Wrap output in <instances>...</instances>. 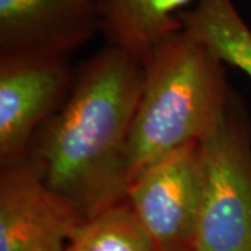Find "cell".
<instances>
[{
    "label": "cell",
    "instance_id": "8992f818",
    "mask_svg": "<svg viewBox=\"0 0 251 251\" xmlns=\"http://www.w3.org/2000/svg\"><path fill=\"white\" fill-rule=\"evenodd\" d=\"M81 222L27 159L0 168V251H66Z\"/></svg>",
    "mask_w": 251,
    "mask_h": 251
},
{
    "label": "cell",
    "instance_id": "30bf717a",
    "mask_svg": "<svg viewBox=\"0 0 251 251\" xmlns=\"http://www.w3.org/2000/svg\"><path fill=\"white\" fill-rule=\"evenodd\" d=\"M66 251H156V247L125 200L81 222Z\"/></svg>",
    "mask_w": 251,
    "mask_h": 251
},
{
    "label": "cell",
    "instance_id": "5b68a950",
    "mask_svg": "<svg viewBox=\"0 0 251 251\" xmlns=\"http://www.w3.org/2000/svg\"><path fill=\"white\" fill-rule=\"evenodd\" d=\"M75 78L67 59L0 57V168L25 161L38 133L59 112Z\"/></svg>",
    "mask_w": 251,
    "mask_h": 251
},
{
    "label": "cell",
    "instance_id": "ba28073f",
    "mask_svg": "<svg viewBox=\"0 0 251 251\" xmlns=\"http://www.w3.org/2000/svg\"><path fill=\"white\" fill-rule=\"evenodd\" d=\"M194 0H98L100 32L109 45L145 63L156 46L181 31L179 16Z\"/></svg>",
    "mask_w": 251,
    "mask_h": 251
},
{
    "label": "cell",
    "instance_id": "6da1fadb",
    "mask_svg": "<svg viewBox=\"0 0 251 251\" xmlns=\"http://www.w3.org/2000/svg\"><path fill=\"white\" fill-rule=\"evenodd\" d=\"M144 64L108 45L75 70L63 106L35 137L27 161L87 221L126 200L127 153Z\"/></svg>",
    "mask_w": 251,
    "mask_h": 251
},
{
    "label": "cell",
    "instance_id": "3957f363",
    "mask_svg": "<svg viewBox=\"0 0 251 251\" xmlns=\"http://www.w3.org/2000/svg\"><path fill=\"white\" fill-rule=\"evenodd\" d=\"M202 197L194 251H251V130L230 94L200 143Z\"/></svg>",
    "mask_w": 251,
    "mask_h": 251
},
{
    "label": "cell",
    "instance_id": "277c9868",
    "mask_svg": "<svg viewBox=\"0 0 251 251\" xmlns=\"http://www.w3.org/2000/svg\"><path fill=\"white\" fill-rule=\"evenodd\" d=\"M202 197L200 143L151 163L130 180L126 202L156 251H194Z\"/></svg>",
    "mask_w": 251,
    "mask_h": 251
},
{
    "label": "cell",
    "instance_id": "9c48e42d",
    "mask_svg": "<svg viewBox=\"0 0 251 251\" xmlns=\"http://www.w3.org/2000/svg\"><path fill=\"white\" fill-rule=\"evenodd\" d=\"M179 21L186 34L251 80V29L232 0H197Z\"/></svg>",
    "mask_w": 251,
    "mask_h": 251
},
{
    "label": "cell",
    "instance_id": "7a4b0ae2",
    "mask_svg": "<svg viewBox=\"0 0 251 251\" xmlns=\"http://www.w3.org/2000/svg\"><path fill=\"white\" fill-rule=\"evenodd\" d=\"M229 98L225 64L206 46L183 29L162 41L144 63L128 141V183L168 153L201 143Z\"/></svg>",
    "mask_w": 251,
    "mask_h": 251
},
{
    "label": "cell",
    "instance_id": "52a82bcc",
    "mask_svg": "<svg viewBox=\"0 0 251 251\" xmlns=\"http://www.w3.org/2000/svg\"><path fill=\"white\" fill-rule=\"evenodd\" d=\"M98 31V0H0V57L67 59Z\"/></svg>",
    "mask_w": 251,
    "mask_h": 251
}]
</instances>
